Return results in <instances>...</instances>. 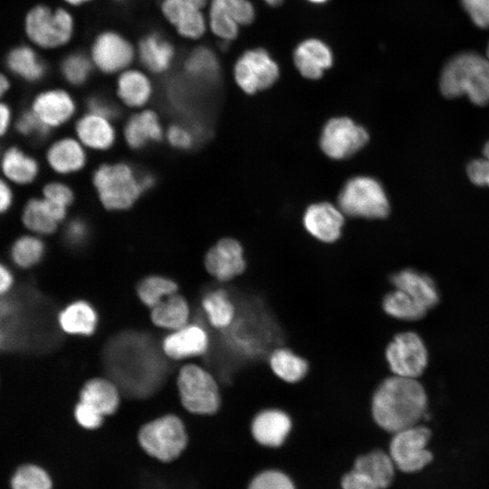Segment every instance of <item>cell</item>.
<instances>
[{
	"mask_svg": "<svg viewBox=\"0 0 489 489\" xmlns=\"http://www.w3.org/2000/svg\"><path fill=\"white\" fill-rule=\"evenodd\" d=\"M427 396L412 378L389 375L377 387L371 414L377 427L388 435L416 426L426 415Z\"/></svg>",
	"mask_w": 489,
	"mask_h": 489,
	"instance_id": "6da1fadb",
	"label": "cell"
},
{
	"mask_svg": "<svg viewBox=\"0 0 489 489\" xmlns=\"http://www.w3.org/2000/svg\"><path fill=\"white\" fill-rule=\"evenodd\" d=\"M439 87L446 98L465 95L475 105L489 104V59L473 52L455 55L442 70Z\"/></svg>",
	"mask_w": 489,
	"mask_h": 489,
	"instance_id": "7a4b0ae2",
	"label": "cell"
},
{
	"mask_svg": "<svg viewBox=\"0 0 489 489\" xmlns=\"http://www.w3.org/2000/svg\"><path fill=\"white\" fill-rule=\"evenodd\" d=\"M92 183L102 206L113 211L129 208L146 191L142 175L123 162L101 165L93 173Z\"/></svg>",
	"mask_w": 489,
	"mask_h": 489,
	"instance_id": "3957f363",
	"label": "cell"
},
{
	"mask_svg": "<svg viewBox=\"0 0 489 489\" xmlns=\"http://www.w3.org/2000/svg\"><path fill=\"white\" fill-rule=\"evenodd\" d=\"M338 206L344 215L367 219L385 218L390 210L383 187L366 176L354 177L345 183L338 197Z\"/></svg>",
	"mask_w": 489,
	"mask_h": 489,
	"instance_id": "277c9868",
	"label": "cell"
},
{
	"mask_svg": "<svg viewBox=\"0 0 489 489\" xmlns=\"http://www.w3.org/2000/svg\"><path fill=\"white\" fill-rule=\"evenodd\" d=\"M177 388L184 408L194 414L214 415L222 405V394L216 378L205 369L187 364L177 377Z\"/></svg>",
	"mask_w": 489,
	"mask_h": 489,
	"instance_id": "5b68a950",
	"label": "cell"
},
{
	"mask_svg": "<svg viewBox=\"0 0 489 489\" xmlns=\"http://www.w3.org/2000/svg\"><path fill=\"white\" fill-rule=\"evenodd\" d=\"M142 449L163 462L176 459L186 448L187 434L181 419L166 415L145 424L138 435Z\"/></svg>",
	"mask_w": 489,
	"mask_h": 489,
	"instance_id": "8992f818",
	"label": "cell"
},
{
	"mask_svg": "<svg viewBox=\"0 0 489 489\" xmlns=\"http://www.w3.org/2000/svg\"><path fill=\"white\" fill-rule=\"evenodd\" d=\"M74 28V19L64 8L53 10L40 5L34 7L25 19V30L30 40L47 49L68 43L73 36Z\"/></svg>",
	"mask_w": 489,
	"mask_h": 489,
	"instance_id": "52a82bcc",
	"label": "cell"
},
{
	"mask_svg": "<svg viewBox=\"0 0 489 489\" xmlns=\"http://www.w3.org/2000/svg\"><path fill=\"white\" fill-rule=\"evenodd\" d=\"M430 436V430L419 425L389 436L386 449L398 471L417 473L431 462L432 454L427 449Z\"/></svg>",
	"mask_w": 489,
	"mask_h": 489,
	"instance_id": "ba28073f",
	"label": "cell"
},
{
	"mask_svg": "<svg viewBox=\"0 0 489 489\" xmlns=\"http://www.w3.org/2000/svg\"><path fill=\"white\" fill-rule=\"evenodd\" d=\"M385 356L391 374L417 379L425 371L428 354L421 337L413 331H403L388 342Z\"/></svg>",
	"mask_w": 489,
	"mask_h": 489,
	"instance_id": "9c48e42d",
	"label": "cell"
},
{
	"mask_svg": "<svg viewBox=\"0 0 489 489\" xmlns=\"http://www.w3.org/2000/svg\"><path fill=\"white\" fill-rule=\"evenodd\" d=\"M233 75L237 86L247 94L270 88L279 78L277 62L264 48L244 52L235 61Z\"/></svg>",
	"mask_w": 489,
	"mask_h": 489,
	"instance_id": "30bf717a",
	"label": "cell"
},
{
	"mask_svg": "<svg viewBox=\"0 0 489 489\" xmlns=\"http://www.w3.org/2000/svg\"><path fill=\"white\" fill-rule=\"evenodd\" d=\"M207 9L208 30L229 43L237 38L241 26L251 24L255 18L249 0H209Z\"/></svg>",
	"mask_w": 489,
	"mask_h": 489,
	"instance_id": "8fae6325",
	"label": "cell"
},
{
	"mask_svg": "<svg viewBox=\"0 0 489 489\" xmlns=\"http://www.w3.org/2000/svg\"><path fill=\"white\" fill-rule=\"evenodd\" d=\"M136 56L132 43L114 30L98 34L90 53L93 66L105 74L120 73L130 67Z\"/></svg>",
	"mask_w": 489,
	"mask_h": 489,
	"instance_id": "7c38bea8",
	"label": "cell"
},
{
	"mask_svg": "<svg viewBox=\"0 0 489 489\" xmlns=\"http://www.w3.org/2000/svg\"><path fill=\"white\" fill-rule=\"evenodd\" d=\"M367 130L348 117L332 118L324 125L320 146L331 158H347L361 149L369 140Z\"/></svg>",
	"mask_w": 489,
	"mask_h": 489,
	"instance_id": "4fadbf2b",
	"label": "cell"
},
{
	"mask_svg": "<svg viewBox=\"0 0 489 489\" xmlns=\"http://www.w3.org/2000/svg\"><path fill=\"white\" fill-rule=\"evenodd\" d=\"M209 0H161L163 17L184 39L197 41L208 30L205 10Z\"/></svg>",
	"mask_w": 489,
	"mask_h": 489,
	"instance_id": "5bb4252c",
	"label": "cell"
},
{
	"mask_svg": "<svg viewBox=\"0 0 489 489\" xmlns=\"http://www.w3.org/2000/svg\"><path fill=\"white\" fill-rule=\"evenodd\" d=\"M293 428L291 416L279 408H265L256 413L250 423L254 445L265 451L284 449Z\"/></svg>",
	"mask_w": 489,
	"mask_h": 489,
	"instance_id": "9a60e30c",
	"label": "cell"
},
{
	"mask_svg": "<svg viewBox=\"0 0 489 489\" xmlns=\"http://www.w3.org/2000/svg\"><path fill=\"white\" fill-rule=\"evenodd\" d=\"M67 214L68 209L38 195L29 197L22 203L18 218L24 231L45 238L57 232Z\"/></svg>",
	"mask_w": 489,
	"mask_h": 489,
	"instance_id": "2e32d148",
	"label": "cell"
},
{
	"mask_svg": "<svg viewBox=\"0 0 489 489\" xmlns=\"http://www.w3.org/2000/svg\"><path fill=\"white\" fill-rule=\"evenodd\" d=\"M205 266L207 273L220 283L235 280L247 267L242 244L230 237L219 240L207 251Z\"/></svg>",
	"mask_w": 489,
	"mask_h": 489,
	"instance_id": "e0dca14e",
	"label": "cell"
},
{
	"mask_svg": "<svg viewBox=\"0 0 489 489\" xmlns=\"http://www.w3.org/2000/svg\"><path fill=\"white\" fill-rule=\"evenodd\" d=\"M42 172L39 158L19 144L3 148L0 156V175L16 189L34 185Z\"/></svg>",
	"mask_w": 489,
	"mask_h": 489,
	"instance_id": "ac0fdd59",
	"label": "cell"
},
{
	"mask_svg": "<svg viewBox=\"0 0 489 489\" xmlns=\"http://www.w3.org/2000/svg\"><path fill=\"white\" fill-rule=\"evenodd\" d=\"M28 108L51 131L68 123L74 116L76 103L65 90L53 88L40 91Z\"/></svg>",
	"mask_w": 489,
	"mask_h": 489,
	"instance_id": "d6986e66",
	"label": "cell"
},
{
	"mask_svg": "<svg viewBox=\"0 0 489 489\" xmlns=\"http://www.w3.org/2000/svg\"><path fill=\"white\" fill-rule=\"evenodd\" d=\"M44 161L54 174L69 176L84 168L87 156L78 139L61 137L47 145Z\"/></svg>",
	"mask_w": 489,
	"mask_h": 489,
	"instance_id": "ffe728a7",
	"label": "cell"
},
{
	"mask_svg": "<svg viewBox=\"0 0 489 489\" xmlns=\"http://www.w3.org/2000/svg\"><path fill=\"white\" fill-rule=\"evenodd\" d=\"M344 214L331 203L311 205L303 216V225L314 238L331 244L337 241L344 224Z\"/></svg>",
	"mask_w": 489,
	"mask_h": 489,
	"instance_id": "44dd1931",
	"label": "cell"
},
{
	"mask_svg": "<svg viewBox=\"0 0 489 489\" xmlns=\"http://www.w3.org/2000/svg\"><path fill=\"white\" fill-rule=\"evenodd\" d=\"M293 62L302 76L310 80L320 79L333 63V54L326 43L308 38L295 47Z\"/></svg>",
	"mask_w": 489,
	"mask_h": 489,
	"instance_id": "7402d4cb",
	"label": "cell"
},
{
	"mask_svg": "<svg viewBox=\"0 0 489 489\" xmlns=\"http://www.w3.org/2000/svg\"><path fill=\"white\" fill-rule=\"evenodd\" d=\"M388 281L393 288L400 289L427 311L439 301L437 288L430 276L414 268H403L389 274Z\"/></svg>",
	"mask_w": 489,
	"mask_h": 489,
	"instance_id": "603a6c76",
	"label": "cell"
},
{
	"mask_svg": "<svg viewBox=\"0 0 489 489\" xmlns=\"http://www.w3.org/2000/svg\"><path fill=\"white\" fill-rule=\"evenodd\" d=\"M136 53L143 67L149 72H166L176 57L174 45L157 32L142 36L136 47Z\"/></svg>",
	"mask_w": 489,
	"mask_h": 489,
	"instance_id": "cb8c5ba5",
	"label": "cell"
},
{
	"mask_svg": "<svg viewBox=\"0 0 489 489\" xmlns=\"http://www.w3.org/2000/svg\"><path fill=\"white\" fill-rule=\"evenodd\" d=\"M351 466L365 473L379 489L390 487L398 472L387 449L380 446L361 450L353 458Z\"/></svg>",
	"mask_w": 489,
	"mask_h": 489,
	"instance_id": "d4e9b609",
	"label": "cell"
},
{
	"mask_svg": "<svg viewBox=\"0 0 489 489\" xmlns=\"http://www.w3.org/2000/svg\"><path fill=\"white\" fill-rule=\"evenodd\" d=\"M45 238L23 231L7 246L6 257L16 270L27 272L37 267L46 255Z\"/></svg>",
	"mask_w": 489,
	"mask_h": 489,
	"instance_id": "484cf974",
	"label": "cell"
},
{
	"mask_svg": "<svg viewBox=\"0 0 489 489\" xmlns=\"http://www.w3.org/2000/svg\"><path fill=\"white\" fill-rule=\"evenodd\" d=\"M208 345V335L202 327L186 325L164 339L163 350L174 360H182L206 353Z\"/></svg>",
	"mask_w": 489,
	"mask_h": 489,
	"instance_id": "4316f807",
	"label": "cell"
},
{
	"mask_svg": "<svg viewBox=\"0 0 489 489\" xmlns=\"http://www.w3.org/2000/svg\"><path fill=\"white\" fill-rule=\"evenodd\" d=\"M110 120L89 111L76 121L77 139L93 150L104 151L110 149L116 140V130Z\"/></svg>",
	"mask_w": 489,
	"mask_h": 489,
	"instance_id": "83f0119b",
	"label": "cell"
},
{
	"mask_svg": "<svg viewBox=\"0 0 489 489\" xmlns=\"http://www.w3.org/2000/svg\"><path fill=\"white\" fill-rule=\"evenodd\" d=\"M116 91L120 101L126 106L140 108L150 101L153 85L146 72L129 67L119 73Z\"/></svg>",
	"mask_w": 489,
	"mask_h": 489,
	"instance_id": "f1b7e54d",
	"label": "cell"
},
{
	"mask_svg": "<svg viewBox=\"0 0 489 489\" xmlns=\"http://www.w3.org/2000/svg\"><path fill=\"white\" fill-rule=\"evenodd\" d=\"M163 129L158 114L150 110L131 116L124 127L126 143L133 149H139L150 142L162 139Z\"/></svg>",
	"mask_w": 489,
	"mask_h": 489,
	"instance_id": "f546056e",
	"label": "cell"
},
{
	"mask_svg": "<svg viewBox=\"0 0 489 489\" xmlns=\"http://www.w3.org/2000/svg\"><path fill=\"white\" fill-rule=\"evenodd\" d=\"M184 71L189 80L210 85L219 80L221 68L215 52L205 45H199L186 57Z\"/></svg>",
	"mask_w": 489,
	"mask_h": 489,
	"instance_id": "4dcf8cb0",
	"label": "cell"
},
{
	"mask_svg": "<svg viewBox=\"0 0 489 489\" xmlns=\"http://www.w3.org/2000/svg\"><path fill=\"white\" fill-rule=\"evenodd\" d=\"M23 307L14 294L0 298V353L15 347L23 330Z\"/></svg>",
	"mask_w": 489,
	"mask_h": 489,
	"instance_id": "1f68e13d",
	"label": "cell"
},
{
	"mask_svg": "<svg viewBox=\"0 0 489 489\" xmlns=\"http://www.w3.org/2000/svg\"><path fill=\"white\" fill-rule=\"evenodd\" d=\"M60 329L68 334L90 335L97 325V314L86 302L76 301L62 308L57 316Z\"/></svg>",
	"mask_w": 489,
	"mask_h": 489,
	"instance_id": "d6a6232c",
	"label": "cell"
},
{
	"mask_svg": "<svg viewBox=\"0 0 489 489\" xmlns=\"http://www.w3.org/2000/svg\"><path fill=\"white\" fill-rule=\"evenodd\" d=\"M79 401L93 408L104 417L116 411L120 403V396L112 382L96 378L88 380L83 385Z\"/></svg>",
	"mask_w": 489,
	"mask_h": 489,
	"instance_id": "836d02e7",
	"label": "cell"
},
{
	"mask_svg": "<svg viewBox=\"0 0 489 489\" xmlns=\"http://www.w3.org/2000/svg\"><path fill=\"white\" fill-rule=\"evenodd\" d=\"M202 307L209 323L216 330L228 328L236 313L235 304L225 288L208 292L202 300Z\"/></svg>",
	"mask_w": 489,
	"mask_h": 489,
	"instance_id": "e575fe53",
	"label": "cell"
},
{
	"mask_svg": "<svg viewBox=\"0 0 489 489\" xmlns=\"http://www.w3.org/2000/svg\"><path fill=\"white\" fill-rule=\"evenodd\" d=\"M150 317L155 325L176 331L187 325L188 304L182 295L176 292L151 308Z\"/></svg>",
	"mask_w": 489,
	"mask_h": 489,
	"instance_id": "d590c367",
	"label": "cell"
},
{
	"mask_svg": "<svg viewBox=\"0 0 489 489\" xmlns=\"http://www.w3.org/2000/svg\"><path fill=\"white\" fill-rule=\"evenodd\" d=\"M268 361L273 372L288 383H296L302 379L309 369L305 359L286 347L273 350Z\"/></svg>",
	"mask_w": 489,
	"mask_h": 489,
	"instance_id": "8d00e7d4",
	"label": "cell"
},
{
	"mask_svg": "<svg viewBox=\"0 0 489 489\" xmlns=\"http://www.w3.org/2000/svg\"><path fill=\"white\" fill-rule=\"evenodd\" d=\"M382 309L386 314L398 321L412 322L425 317L427 310L406 292L393 288L383 297Z\"/></svg>",
	"mask_w": 489,
	"mask_h": 489,
	"instance_id": "74e56055",
	"label": "cell"
},
{
	"mask_svg": "<svg viewBox=\"0 0 489 489\" xmlns=\"http://www.w3.org/2000/svg\"><path fill=\"white\" fill-rule=\"evenodd\" d=\"M10 71L28 82L41 81L46 73L45 64L35 52L26 46L14 49L7 57Z\"/></svg>",
	"mask_w": 489,
	"mask_h": 489,
	"instance_id": "f35d334b",
	"label": "cell"
},
{
	"mask_svg": "<svg viewBox=\"0 0 489 489\" xmlns=\"http://www.w3.org/2000/svg\"><path fill=\"white\" fill-rule=\"evenodd\" d=\"M176 292H177V283L168 278L158 275L144 278L137 287L139 298L149 308H153L165 298Z\"/></svg>",
	"mask_w": 489,
	"mask_h": 489,
	"instance_id": "ab89813d",
	"label": "cell"
},
{
	"mask_svg": "<svg viewBox=\"0 0 489 489\" xmlns=\"http://www.w3.org/2000/svg\"><path fill=\"white\" fill-rule=\"evenodd\" d=\"M245 489H298V486L287 471L280 467L269 466L254 473Z\"/></svg>",
	"mask_w": 489,
	"mask_h": 489,
	"instance_id": "60d3db41",
	"label": "cell"
},
{
	"mask_svg": "<svg viewBox=\"0 0 489 489\" xmlns=\"http://www.w3.org/2000/svg\"><path fill=\"white\" fill-rule=\"evenodd\" d=\"M13 131L18 137L33 143L43 142L52 132L28 107L15 114Z\"/></svg>",
	"mask_w": 489,
	"mask_h": 489,
	"instance_id": "b9f144b4",
	"label": "cell"
},
{
	"mask_svg": "<svg viewBox=\"0 0 489 489\" xmlns=\"http://www.w3.org/2000/svg\"><path fill=\"white\" fill-rule=\"evenodd\" d=\"M49 474L41 466L27 464L20 466L12 475V489H52Z\"/></svg>",
	"mask_w": 489,
	"mask_h": 489,
	"instance_id": "7bdbcfd3",
	"label": "cell"
},
{
	"mask_svg": "<svg viewBox=\"0 0 489 489\" xmlns=\"http://www.w3.org/2000/svg\"><path fill=\"white\" fill-rule=\"evenodd\" d=\"M93 64L91 57L81 52L69 54L61 64L64 80L73 86L84 84L90 78Z\"/></svg>",
	"mask_w": 489,
	"mask_h": 489,
	"instance_id": "ee69618b",
	"label": "cell"
},
{
	"mask_svg": "<svg viewBox=\"0 0 489 489\" xmlns=\"http://www.w3.org/2000/svg\"><path fill=\"white\" fill-rule=\"evenodd\" d=\"M40 196L47 201L69 209L74 201L72 188L61 180H50L41 187Z\"/></svg>",
	"mask_w": 489,
	"mask_h": 489,
	"instance_id": "f6af8a7d",
	"label": "cell"
},
{
	"mask_svg": "<svg viewBox=\"0 0 489 489\" xmlns=\"http://www.w3.org/2000/svg\"><path fill=\"white\" fill-rule=\"evenodd\" d=\"M196 131L183 124H172L167 130V139L171 146L178 149H191L197 140Z\"/></svg>",
	"mask_w": 489,
	"mask_h": 489,
	"instance_id": "bcb514c9",
	"label": "cell"
},
{
	"mask_svg": "<svg viewBox=\"0 0 489 489\" xmlns=\"http://www.w3.org/2000/svg\"><path fill=\"white\" fill-rule=\"evenodd\" d=\"M90 226L80 217L69 220L63 228V238L71 246L82 245L89 237Z\"/></svg>",
	"mask_w": 489,
	"mask_h": 489,
	"instance_id": "7dc6e473",
	"label": "cell"
},
{
	"mask_svg": "<svg viewBox=\"0 0 489 489\" xmlns=\"http://www.w3.org/2000/svg\"><path fill=\"white\" fill-rule=\"evenodd\" d=\"M339 484L340 489H379L365 473L352 466L342 474Z\"/></svg>",
	"mask_w": 489,
	"mask_h": 489,
	"instance_id": "c3c4849f",
	"label": "cell"
},
{
	"mask_svg": "<svg viewBox=\"0 0 489 489\" xmlns=\"http://www.w3.org/2000/svg\"><path fill=\"white\" fill-rule=\"evenodd\" d=\"M77 423L87 429H95L103 422V416L89 405L79 401L74 408Z\"/></svg>",
	"mask_w": 489,
	"mask_h": 489,
	"instance_id": "681fc988",
	"label": "cell"
},
{
	"mask_svg": "<svg viewBox=\"0 0 489 489\" xmlns=\"http://www.w3.org/2000/svg\"><path fill=\"white\" fill-rule=\"evenodd\" d=\"M461 2L478 27H489V0H461Z\"/></svg>",
	"mask_w": 489,
	"mask_h": 489,
	"instance_id": "f907efd6",
	"label": "cell"
},
{
	"mask_svg": "<svg viewBox=\"0 0 489 489\" xmlns=\"http://www.w3.org/2000/svg\"><path fill=\"white\" fill-rule=\"evenodd\" d=\"M466 173L473 184L489 187V159L484 157L473 159L467 165Z\"/></svg>",
	"mask_w": 489,
	"mask_h": 489,
	"instance_id": "816d5d0a",
	"label": "cell"
},
{
	"mask_svg": "<svg viewBox=\"0 0 489 489\" xmlns=\"http://www.w3.org/2000/svg\"><path fill=\"white\" fill-rule=\"evenodd\" d=\"M15 272L7 260L0 258V298L14 294L17 285Z\"/></svg>",
	"mask_w": 489,
	"mask_h": 489,
	"instance_id": "f5cc1de1",
	"label": "cell"
},
{
	"mask_svg": "<svg viewBox=\"0 0 489 489\" xmlns=\"http://www.w3.org/2000/svg\"><path fill=\"white\" fill-rule=\"evenodd\" d=\"M16 203V188L0 175V218L11 214Z\"/></svg>",
	"mask_w": 489,
	"mask_h": 489,
	"instance_id": "db71d44e",
	"label": "cell"
},
{
	"mask_svg": "<svg viewBox=\"0 0 489 489\" xmlns=\"http://www.w3.org/2000/svg\"><path fill=\"white\" fill-rule=\"evenodd\" d=\"M90 112L106 117L110 120L116 118L119 114V110L116 105L101 96H92L87 102Z\"/></svg>",
	"mask_w": 489,
	"mask_h": 489,
	"instance_id": "11a10c76",
	"label": "cell"
},
{
	"mask_svg": "<svg viewBox=\"0 0 489 489\" xmlns=\"http://www.w3.org/2000/svg\"><path fill=\"white\" fill-rule=\"evenodd\" d=\"M15 113L12 106L0 101V140L13 131Z\"/></svg>",
	"mask_w": 489,
	"mask_h": 489,
	"instance_id": "9f6ffc18",
	"label": "cell"
},
{
	"mask_svg": "<svg viewBox=\"0 0 489 489\" xmlns=\"http://www.w3.org/2000/svg\"><path fill=\"white\" fill-rule=\"evenodd\" d=\"M10 82L8 78L0 72V101L3 100V97L6 94V92L10 89Z\"/></svg>",
	"mask_w": 489,
	"mask_h": 489,
	"instance_id": "6f0895ef",
	"label": "cell"
},
{
	"mask_svg": "<svg viewBox=\"0 0 489 489\" xmlns=\"http://www.w3.org/2000/svg\"><path fill=\"white\" fill-rule=\"evenodd\" d=\"M63 1L72 6H81L82 5L90 3L92 0H63Z\"/></svg>",
	"mask_w": 489,
	"mask_h": 489,
	"instance_id": "680465c9",
	"label": "cell"
},
{
	"mask_svg": "<svg viewBox=\"0 0 489 489\" xmlns=\"http://www.w3.org/2000/svg\"><path fill=\"white\" fill-rule=\"evenodd\" d=\"M263 1H264L270 6H278L283 2V0H263Z\"/></svg>",
	"mask_w": 489,
	"mask_h": 489,
	"instance_id": "91938a15",
	"label": "cell"
},
{
	"mask_svg": "<svg viewBox=\"0 0 489 489\" xmlns=\"http://www.w3.org/2000/svg\"><path fill=\"white\" fill-rule=\"evenodd\" d=\"M483 155L485 158L489 159V141H487L484 146Z\"/></svg>",
	"mask_w": 489,
	"mask_h": 489,
	"instance_id": "94428289",
	"label": "cell"
},
{
	"mask_svg": "<svg viewBox=\"0 0 489 489\" xmlns=\"http://www.w3.org/2000/svg\"><path fill=\"white\" fill-rule=\"evenodd\" d=\"M312 4H317V5H321V4H323L325 2H327L328 0H307Z\"/></svg>",
	"mask_w": 489,
	"mask_h": 489,
	"instance_id": "6125c7cd",
	"label": "cell"
},
{
	"mask_svg": "<svg viewBox=\"0 0 489 489\" xmlns=\"http://www.w3.org/2000/svg\"><path fill=\"white\" fill-rule=\"evenodd\" d=\"M486 57L489 59V43L486 49Z\"/></svg>",
	"mask_w": 489,
	"mask_h": 489,
	"instance_id": "be15d7a7",
	"label": "cell"
},
{
	"mask_svg": "<svg viewBox=\"0 0 489 489\" xmlns=\"http://www.w3.org/2000/svg\"><path fill=\"white\" fill-rule=\"evenodd\" d=\"M3 148L2 145H1V140H0V156H1V153H2V150H3Z\"/></svg>",
	"mask_w": 489,
	"mask_h": 489,
	"instance_id": "e7e4bbea",
	"label": "cell"
},
{
	"mask_svg": "<svg viewBox=\"0 0 489 489\" xmlns=\"http://www.w3.org/2000/svg\"><path fill=\"white\" fill-rule=\"evenodd\" d=\"M1 383V382H0Z\"/></svg>",
	"mask_w": 489,
	"mask_h": 489,
	"instance_id": "03108f58",
	"label": "cell"
}]
</instances>
